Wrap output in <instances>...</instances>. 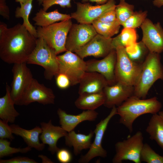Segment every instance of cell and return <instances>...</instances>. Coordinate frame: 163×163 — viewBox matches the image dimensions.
<instances>
[{"label": "cell", "mask_w": 163, "mask_h": 163, "mask_svg": "<svg viewBox=\"0 0 163 163\" xmlns=\"http://www.w3.org/2000/svg\"><path fill=\"white\" fill-rule=\"evenodd\" d=\"M37 39L23 24L7 28L0 34V58L8 64L27 63Z\"/></svg>", "instance_id": "obj_1"}, {"label": "cell", "mask_w": 163, "mask_h": 163, "mask_svg": "<svg viewBox=\"0 0 163 163\" xmlns=\"http://www.w3.org/2000/svg\"><path fill=\"white\" fill-rule=\"evenodd\" d=\"M161 107L162 104L156 97L142 99L133 95L117 108V113L120 116L119 123L131 133L133 123L137 118L144 114L157 113Z\"/></svg>", "instance_id": "obj_2"}, {"label": "cell", "mask_w": 163, "mask_h": 163, "mask_svg": "<svg viewBox=\"0 0 163 163\" xmlns=\"http://www.w3.org/2000/svg\"><path fill=\"white\" fill-rule=\"evenodd\" d=\"M158 79L163 80V67L160 54L149 52L142 64L140 75L134 86L133 95L145 99L151 87Z\"/></svg>", "instance_id": "obj_3"}, {"label": "cell", "mask_w": 163, "mask_h": 163, "mask_svg": "<svg viewBox=\"0 0 163 163\" xmlns=\"http://www.w3.org/2000/svg\"><path fill=\"white\" fill-rule=\"evenodd\" d=\"M57 56L55 51L42 38H37L36 46L29 56L27 63L42 67L44 69V78L51 80L59 73Z\"/></svg>", "instance_id": "obj_4"}, {"label": "cell", "mask_w": 163, "mask_h": 163, "mask_svg": "<svg viewBox=\"0 0 163 163\" xmlns=\"http://www.w3.org/2000/svg\"><path fill=\"white\" fill-rule=\"evenodd\" d=\"M72 24L70 19L46 27H38L37 38H42L57 55L65 52L67 37Z\"/></svg>", "instance_id": "obj_5"}, {"label": "cell", "mask_w": 163, "mask_h": 163, "mask_svg": "<svg viewBox=\"0 0 163 163\" xmlns=\"http://www.w3.org/2000/svg\"><path fill=\"white\" fill-rule=\"evenodd\" d=\"M117 59L115 73L117 82L134 86L140 75L142 64L132 61L127 56L124 47H116Z\"/></svg>", "instance_id": "obj_6"}, {"label": "cell", "mask_w": 163, "mask_h": 163, "mask_svg": "<svg viewBox=\"0 0 163 163\" xmlns=\"http://www.w3.org/2000/svg\"><path fill=\"white\" fill-rule=\"evenodd\" d=\"M143 137L140 131L122 141L117 142L115 145V154L112 162L121 163L129 160L135 163H140L141 152L144 145Z\"/></svg>", "instance_id": "obj_7"}, {"label": "cell", "mask_w": 163, "mask_h": 163, "mask_svg": "<svg viewBox=\"0 0 163 163\" xmlns=\"http://www.w3.org/2000/svg\"><path fill=\"white\" fill-rule=\"evenodd\" d=\"M57 58L59 64V73H62L68 76L71 85L79 84L86 72V62L76 53L69 51H66L63 54L57 55Z\"/></svg>", "instance_id": "obj_8"}, {"label": "cell", "mask_w": 163, "mask_h": 163, "mask_svg": "<svg viewBox=\"0 0 163 163\" xmlns=\"http://www.w3.org/2000/svg\"><path fill=\"white\" fill-rule=\"evenodd\" d=\"M116 114H117V108L116 106H114L112 108L109 114L96 125L94 131L95 137L93 142L88 152L78 159L79 163H88L96 157H107V152L102 146V141L110 120Z\"/></svg>", "instance_id": "obj_9"}, {"label": "cell", "mask_w": 163, "mask_h": 163, "mask_svg": "<svg viewBox=\"0 0 163 163\" xmlns=\"http://www.w3.org/2000/svg\"><path fill=\"white\" fill-rule=\"evenodd\" d=\"M76 9L72 13V18L80 24H92L95 21L107 12L115 8L114 0H109L101 5H92L89 3H76Z\"/></svg>", "instance_id": "obj_10"}, {"label": "cell", "mask_w": 163, "mask_h": 163, "mask_svg": "<svg viewBox=\"0 0 163 163\" xmlns=\"http://www.w3.org/2000/svg\"><path fill=\"white\" fill-rule=\"evenodd\" d=\"M26 64L15 63L12 67L13 80L10 87V95L15 104L19 105L23 95L34 78Z\"/></svg>", "instance_id": "obj_11"}, {"label": "cell", "mask_w": 163, "mask_h": 163, "mask_svg": "<svg viewBox=\"0 0 163 163\" xmlns=\"http://www.w3.org/2000/svg\"><path fill=\"white\" fill-rule=\"evenodd\" d=\"M97 34L92 24H73L66 40L67 50L75 53Z\"/></svg>", "instance_id": "obj_12"}, {"label": "cell", "mask_w": 163, "mask_h": 163, "mask_svg": "<svg viewBox=\"0 0 163 163\" xmlns=\"http://www.w3.org/2000/svg\"><path fill=\"white\" fill-rule=\"evenodd\" d=\"M140 27L142 33V41L149 52L158 54L163 52V28L160 23H154L146 18Z\"/></svg>", "instance_id": "obj_13"}, {"label": "cell", "mask_w": 163, "mask_h": 163, "mask_svg": "<svg viewBox=\"0 0 163 163\" xmlns=\"http://www.w3.org/2000/svg\"><path fill=\"white\" fill-rule=\"evenodd\" d=\"M55 96L53 90L33 78L20 101V105H27L34 102L43 105L54 104Z\"/></svg>", "instance_id": "obj_14"}, {"label": "cell", "mask_w": 163, "mask_h": 163, "mask_svg": "<svg viewBox=\"0 0 163 163\" xmlns=\"http://www.w3.org/2000/svg\"><path fill=\"white\" fill-rule=\"evenodd\" d=\"M117 59L116 50L113 49L101 60L91 59L86 62V71L101 74L106 78L108 85H113L117 82L115 73Z\"/></svg>", "instance_id": "obj_15"}, {"label": "cell", "mask_w": 163, "mask_h": 163, "mask_svg": "<svg viewBox=\"0 0 163 163\" xmlns=\"http://www.w3.org/2000/svg\"><path fill=\"white\" fill-rule=\"evenodd\" d=\"M112 38H107L96 34L88 43L75 53L82 59L88 56L104 57L113 49Z\"/></svg>", "instance_id": "obj_16"}, {"label": "cell", "mask_w": 163, "mask_h": 163, "mask_svg": "<svg viewBox=\"0 0 163 163\" xmlns=\"http://www.w3.org/2000/svg\"><path fill=\"white\" fill-rule=\"evenodd\" d=\"M105 100L104 105L110 108L119 106L129 97L133 95L134 86L117 82L106 86L103 90Z\"/></svg>", "instance_id": "obj_17"}, {"label": "cell", "mask_w": 163, "mask_h": 163, "mask_svg": "<svg viewBox=\"0 0 163 163\" xmlns=\"http://www.w3.org/2000/svg\"><path fill=\"white\" fill-rule=\"evenodd\" d=\"M40 125L42 132L40 138L42 143L48 145V150L53 155L59 149L57 145L58 140L68 133L61 126L53 125L51 120L48 123L42 122Z\"/></svg>", "instance_id": "obj_18"}, {"label": "cell", "mask_w": 163, "mask_h": 163, "mask_svg": "<svg viewBox=\"0 0 163 163\" xmlns=\"http://www.w3.org/2000/svg\"><path fill=\"white\" fill-rule=\"evenodd\" d=\"M57 113L61 126L68 133L74 130L81 123L86 121L95 120L98 113L95 110H85L76 115L69 114L61 108H59Z\"/></svg>", "instance_id": "obj_19"}, {"label": "cell", "mask_w": 163, "mask_h": 163, "mask_svg": "<svg viewBox=\"0 0 163 163\" xmlns=\"http://www.w3.org/2000/svg\"><path fill=\"white\" fill-rule=\"evenodd\" d=\"M78 93H95L103 91L108 85L105 77L101 74L95 72H86L79 83Z\"/></svg>", "instance_id": "obj_20"}, {"label": "cell", "mask_w": 163, "mask_h": 163, "mask_svg": "<svg viewBox=\"0 0 163 163\" xmlns=\"http://www.w3.org/2000/svg\"><path fill=\"white\" fill-rule=\"evenodd\" d=\"M10 126L13 133L21 137L28 146L39 151L44 149L45 145L40 143L39 140V135L42 132L41 127L37 126L31 129L27 130L14 124Z\"/></svg>", "instance_id": "obj_21"}, {"label": "cell", "mask_w": 163, "mask_h": 163, "mask_svg": "<svg viewBox=\"0 0 163 163\" xmlns=\"http://www.w3.org/2000/svg\"><path fill=\"white\" fill-rule=\"evenodd\" d=\"M94 134V131L91 130L88 135L76 133L74 130H72L68 132L65 137L66 145L72 147L74 155H77L83 150L90 148Z\"/></svg>", "instance_id": "obj_22"}, {"label": "cell", "mask_w": 163, "mask_h": 163, "mask_svg": "<svg viewBox=\"0 0 163 163\" xmlns=\"http://www.w3.org/2000/svg\"><path fill=\"white\" fill-rule=\"evenodd\" d=\"M5 95L0 98V118L8 123H13L20 113L16 110L10 95L11 87L7 83Z\"/></svg>", "instance_id": "obj_23"}, {"label": "cell", "mask_w": 163, "mask_h": 163, "mask_svg": "<svg viewBox=\"0 0 163 163\" xmlns=\"http://www.w3.org/2000/svg\"><path fill=\"white\" fill-rule=\"evenodd\" d=\"M105 100L103 91L95 93H85L79 94L75 102V106L84 110H95L102 105Z\"/></svg>", "instance_id": "obj_24"}, {"label": "cell", "mask_w": 163, "mask_h": 163, "mask_svg": "<svg viewBox=\"0 0 163 163\" xmlns=\"http://www.w3.org/2000/svg\"><path fill=\"white\" fill-rule=\"evenodd\" d=\"M152 140L163 149V111L152 114L146 129Z\"/></svg>", "instance_id": "obj_25"}, {"label": "cell", "mask_w": 163, "mask_h": 163, "mask_svg": "<svg viewBox=\"0 0 163 163\" xmlns=\"http://www.w3.org/2000/svg\"><path fill=\"white\" fill-rule=\"evenodd\" d=\"M70 19H72L70 14L60 13L57 9L47 12L41 8L36 13L32 19L36 26L45 27L59 21Z\"/></svg>", "instance_id": "obj_26"}, {"label": "cell", "mask_w": 163, "mask_h": 163, "mask_svg": "<svg viewBox=\"0 0 163 163\" xmlns=\"http://www.w3.org/2000/svg\"><path fill=\"white\" fill-rule=\"evenodd\" d=\"M137 35L135 29L123 28L120 33L112 38V46L113 49L120 46L125 48L137 42Z\"/></svg>", "instance_id": "obj_27"}, {"label": "cell", "mask_w": 163, "mask_h": 163, "mask_svg": "<svg viewBox=\"0 0 163 163\" xmlns=\"http://www.w3.org/2000/svg\"><path fill=\"white\" fill-rule=\"evenodd\" d=\"M126 53L129 58L137 63L142 64L149 51L141 41L136 42L125 48Z\"/></svg>", "instance_id": "obj_28"}, {"label": "cell", "mask_w": 163, "mask_h": 163, "mask_svg": "<svg viewBox=\"0 0 163 163\" xmlns=\"http://www.w3.org/2000/svg\"><path fill=\"white\" fill-rule=\"evenodd\" d=\"M33 0H27L24 3L18 7L15 11V16L16 18H21L23 19V24L27 30L37 38L36 29L30 23L29 17L32 8Z\"/></svg>", "instance_id": "obj_29"}, {"label": "cell", "mask_w": 163, "mask_h": 163, "mask_svg": "<svg viewBox=\"0 0 163 163\" xmlns=\"http://www.w3.org/2000/svg\"><path fill=\"white\" fill-rule=\"evenodd\" d=\"M92 24L97 34L107 38L117 34L121 25L117 20L110 22L95 21Z\"/></svg>", "instance_id": "obj_30"}, {"label": "cell", "mask_w": 163, "mask_h": 163, "mask_svg": "<svg viewBox=\"0 0 163 163\" xmlns=\"http://www.w3.org/2000/svg\"><path fill=\"white\" fill-rule=\"evenodd\" d=\"M115 10L117 20L122 26L134 12V6L127 3L125 0H120Z\"/></svg>", "instance_id": "obj_31"}, {"label": "cell", "mask_w": 163, "mask_h": 163, "mask_svg": "<svg viewBox=\"0 0 163 163\" xmlns=\"http://www.w3.org/2000/svg\"><path fill=\"white\" fill-rule=\"evenodd\" d=\"M140 159L147 163H163V156L156 153L147 143L144 144L140 153Z\"/></svg>", "instance_id": "obj_32"}, {"label": "cell", "mask_w": 163, "mask_h": 163, "mask_svg": "<svg viewBox=\"0 0 163 163\" xmlns=\"http://www.w3.org/2000/svg\"><path fill=\"white\" fill-rule=\"evenodd\" d=\"M11 142L6 139H0V158L11 156L14 153H26L31 150L28 146L24 148H16L10 146Z\"/></svg>", "instance_id": "obj_33"}, {"label": "cell", "mask_w": 163, "mask_h": 163, "mask_svg": "<svg viewBox=\"0 0 163 163\" xmlns=\"http://www.w3.org/2000/svg\"><path fill=\"white\" fill-rule=\"evenodd\" d=\"M147 11H134L122 26L123 28L133 29L140 27L147 18Z\"/></svg>", "instance_id": "obj_34"}, {"label": "cell", "mask_w": 163, "mask_h": 163, "mask_svg": "<svg viewBox=\"0 0 163 163\" xmlns=\"http://www.w3.org/2000/svg\"><path fill=\"white\" fill-rule=\"evenodd\" d=\"M71 0H43L42 3V9L46 11L50 7L54 5H58L63 8L71 7Z\"/></svg>", "instance_id": "obj_35"}, {"label": "cell", "mask_w": 163, "mask_h": 163, "mask_svg": "<svg viewBox=\"0 0 163 163\" xmlns=\"http://www.w3.org/2000/svg\"><path fill=\"white\" fill-rule=\"evenodd\" d=\"M8 123L2 120H0V139H9L12 140L14 139L10 126Z\"/></svg>", "instance_id": "obj_36"}, {"label": "cell", "mask_w": 163, "mask_h": 163, "mask_svg": "<svg viewBox=\"0 0 163 163\" xmlns=\"http://www.w3.org/2000/svg\"><path fill=\"white\" fill-rule=\"evenodd\" d=\"M56 153L57 158L61 163H68L72 160V155L71 152L67 149H59Z\"/></svg>", "instance_id": "obj_37"}, {"label": "cell", "mask_w": 163, "mask_h": 163, "mask_svg": "<svg viewBox=\"0 0 163 163\" xmlns=\"http://www.w3.org/2000/svg\"><path fill=\"white\" fill-rule=\"evenodd\" d=\"M56 83L57 86L61 89H65L71 85L69 78L65 74L59 73L56 76Z\"/></svg>", "instance_id": "obj_38"}, {"label": "cell", "mask_w": 163, "mask_h": 163, "mask_svg": "<svg viewBox=\"0 0 163 163\" xmlns=\"http://www.w3.org/2000/svg\"><path fill=\"white\" fill-rule=\"evenodd\" d=\"M34 160L28 157L18 156L8 159H1L0 163H37Z\"/></svg>", "instance_id": "obj_39"}, {"label": "cell", "mask_w": 163, "mask_h": 163, "mask_svg": "<svg viewBox=\"0 0 163 163\" xmlns=\"http://www.w3.org/2000/svg\"><path fill=\"white\" fill-rule=\"evenodd\" d=\"M115 9V8L105 13L96 21L104 22H110L117 20Z\"/></svg>", "instance_id": "obj_40"}, {"label": "cell", "mask_w": 163, "mask_h": 163, "mask_svg": "<svg viewBox=\"0 0 163 163\" xmlns=\"http://www.w3.org/2000/svg\"><path fill=\"white\" fill-rule=\"evenodd\" d=\"M0 14L4 18H10V10L7 5L6 0H0Z\"/></svg>", "instance_id": "obj_41"}, {"label": "cell", "mask_w": 163, "mask_h": 163, "mask_svg": "<svg viewBox=\"0 0 163 163\" xmlns=\"http://www.w3.org/2000/svg\"><path fill=\"white\" fill-rule=\"evenodd\" d=\"M38 157L41 158L43 163H53L50 159L48 158L46 156L43 155H40L38 156Z\"/></svg>", "instance_id": "obj_42"}, {"label": "cell", "mask_w": 163, "mask_h": 163, "mask_svg": "<svg viewBox=\"0 0 163 163\" xmlns=\"http://www.w3.org/2000/svg\"><path fill=\"white\" fill-rule=\"evenodd\" d=\"M109 0H83L84 1H88L91 2H94L97 5H101L106 3Z\"/></svg>", "instance_id": "obj_43"}, {"label": "cell", "mask_w": 163, "mask_h": 163, "mask_svg": "<svg viewBox=\"0 0 163 163\" xmlns=\"http://www.w3.org/2000/svg\"><path fill=\"white\" fill-rule=\"evenodd\" d=\"M152 3L154 6L158 8L163 6V0H153Z\"/></svg>", "instance_id": "obj_44"}, {"label": "cell", "mask_w": 163, "mask_h": 163, "mask_svg": "<svg viewBox=\"0 0 163 163\" xmlns=\"http://www.w3.org/2000/svg\"><path fill=\"white\" fill-rule=\"evenodd\" d=\"M7 26L5 23L0 22V34H1L7 28Z\"/></svg>", "instance_id": "obj_45"}, {"label": "cell", "mask_w": 163, "mask_h": 163, "mask_svg": "<svg viewBox=\"0 0 163 163\" xmlns=\"http://www.w3.org/2000/svg\"><path fill=\"white\" fill-rule=\"evenodd\" d=\"M27 0H15V1L17 2H19L20 5L23 4L25 3Z\"/></svg>", "instance_id": "obj_46"}, {"label": "cell", "mask_w": 163, "mask_h": 163, "mask_svg": "<svg viewBox=\"0 0 163 163\" xmlns=\"http://www.w3.org/2000/svg\"><path fill=\"white\" fill-rule=\"evenodd\" d=\"M43 0H37V1L38 2V4L39 5H41L42 4V3Z\"/></svg>", "instance_id": "obj_47"}]
</instances>
